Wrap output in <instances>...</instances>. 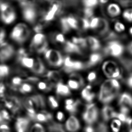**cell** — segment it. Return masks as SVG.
<instances>
[{
	"instance_id": "obj_1",
	"label": "cell",
	"mask_w": 132,
	"mask_h": 132,
	"mask_svg": "<svg viewBox=\"0 0 132 132\" xmlns=\"http://www.w3.org/2000/svg\"><path fill=\"white\" fill-rule=\"evenodd\" d=\"M120 88L119 82L115 79L105 81L102 84L99 94V99L104 104H108L114 99L117 91Z\"/></svg>"
},
{
	"instance_id": "obj_2",
	"label": "cell",
	"mask_w": 132,
	"mask_h": 132,
	"mask_svg": "<svg viewBox=\"0 0 132 132\" xmlns=\"http://www.w3.org/2000/svg\"><path fill=\"white\" fill-rule=\"evenodd\" d=\"M99 112L98 107L94 103H88L82 112L83 121L88 125H92L98 120Z\"/></svg>"
},
{
	"instance_id": "obj_3",
	"label": "cell",
	"mask_w": 132,
	"mask_h": 132,
	"mask_svg": "<svg viewBox=\"0 0 132 132\" xmlns=\"http://www.w3.org/2000/svg\"><path fill=\"white\" fill-rule=\"evenodd\" d=\"M30 32L27 26L19 23L13 29L10 34L11 38L19 43H22L29 38Z\"/></svg>"
},
{
	"instance_id": "obj_4",
	"label": "cell",
	"mask_w": 132,
	"mask_h": 132,
	"mask_svg": "<svg viewBox=\"0 0 132 132\" xmlns=\"http://www.w3.org/2000/svg\"><path fill=\"white\" fill-rule=\"evenodd\" d=\"M45 58L48 63L52 66L58 67L64 63L62 56L61 53L57 50L49 49L45 53Z\"/></svg>"
},
{
	"instance_id": "obj_5",
	"label": "cell",
	"mask_w": 132,
	"mask_h": 132,
	"mask_svg": "<svg viewBox=\"0 0 132 132\" xmlns=\"http://www.w3.org/2000/svg\"><path fill=\"white\" fill-rule=\"evenodd\" d=\"M23 8L22 14L25 20L31 24H34L37 19V11L34 4L29 2Z\"/></svg>"
},
{
	"instance_id": "obj_6",
	"label": "cell",
	"mask_w": 132,
	"mask_h": 132,
	"mask_svg": "<svg viewBox=\"0 0 132 132\" xmlns=\"http://www.w3.org/2000/svg\"><path fill=\"white\" fill-rule=\"evenodd\" d=\"M14 49L11 45L5 42L0 45V61L5 62L12 57Z\"/></svg>"
},
{
	"instance_id": "obj_7",
	"label": "cell",
	"mask_w": 132,
	"mask_h": 132,
	"mask_svg": "<svg viewBox=\"0 0 132 132\" xmlns=\"http://www.w3.org/2000/svg\"><path fill=\"white\" fill-rule=\"evenodd\" d=\"M81 127V123L79 119L73 114L68 117L64 123V128L68 132H78Z\"/></svg>"
},
{
	"instance_id": "obj_8",
	"label": "cell",
	"mask_w": 132,
	"mask_h": 132,
	"mask_svg": "<svg viewBox=\"0 0 132 132\" xmlns=\"http://www.w3.org/2000/svg\"><path fill=\"white\" fill-rule=\"evenodd\" d=\"M30 121L24 116H20L16 119L14 123L15 132H27L30 129Z\"/></svg>"
},
{
	"instance_id": "obj_9",
	"label": "cell",
	"mask_w": 132,
	"mask_h": 132,
	"mask_svg": "<svg viewBox=\"0 0 132 132\" xmlns=\"http://www.w3.org/2000/svg\"><path fill=\"white\" fill-rule=\"evenodd\" d=\"M103 68L105 75L108 77L117 78L120 76V70L114 63H105Z\"/></svg>"
},
{
	"instance_id": "obj_10",
	"label": "cell",
	"mask_w": 132,
	"mask_h": 132,
	"mask_svg": "<svg viewBox=\"0 0 132 132\" xmlns=\"http://www.w3.org/2000/svg\"><path fill=\"white\" fill-rule=\"evenodd\" d=\"M106 52L113 56H118L123 52V47L117 42H111L106 48Z\"/></svg>"
},
{
	"instance_id": "obj_11",
	"label": "cell",
	"mask_w": 132,
	"mask_h": 132,
	"mask_svg": "<svg viewBox=\"0 0 132 132\" xmlns=\"http://www.w3.org/2000/svg\"><path fill=\"white\" fill-rule=\"evenodd\" d=\"M1 19L5 24H10L12 23L16 18L15 12L11 8L3 13H1Z\"/></svg>"
},
{
	"instance_id": "obj_12",
	"label": "cell",
	"mask_w": 132,
	"mask_h": 132,
	"mask_svg": "<svg viewBox=\"0 0 132 132\" xmlns=\"http://www.w3.org/2000/svg\"><path fill=\"white\" fill-rule=\"evenodd\" d=\"M119 105L120 108L130 110L132 108V96L127 93H123L119 100Z\"/></svg>"
},
{
	"instance_id": "obj_13",
	"label": "cell",
	"mask_w": 132,
	"mask_h": 132,
	"mask_svg": "<svg viewBox=\"0 0 132 132\" xmlns=\"http://www.w3.org/2000/svg\"><path fill=\"white\" fill-rule=\"evenodd\" d=\"M59 11H60V8L59 4H54L49 10L48 12L45 15L44 20L46 22L52 21L54 19L55 15L59 12Z\"/></svg>"
},
{
	"instance_id": "obj_14",
	"label": "cell",
	"mask_w": 132,
	"mask_h": 132,
	"mask_svg": "<svg viewBox=\"0 0 132 132\" xmlns=\"http://www.w3.org/2000/svg\"><path fill=\"white\" fill-rule=\"evenodd\" d=\"M79 103L73 99H67L65 101L64 108L68 112L73 114L77 111Z\"/></svg>"
},
{
	"instance_id": "obj_15",
	"label": "cell",
	"mask_w": 132,
	"mask_h": 132,
	"mask_svg": "<svg viewBox=\"0 0 132 132\" xmlns=\"http://www.w3.org/2000/svg\"><path fill=\"white\" fill-rule=\"evenodd\" d=\"M91 86L88 85L82 90L81 94L82 99L88 103H92L95 97L94 93L91 92Z\"/></svg>"
},
{
	"instance_id": "obj_16",
	"label": "cell",
	"mask_w": 132,
	"mask_h": 132,
	"mask_svg": "<svg viewBox=\"0 0 132 132\" xmlns=\"http://www.w3.org/2000/svg\"><path fill=\"white\" fill-rule=\"evenodd\" d=\"M116 112L113 108L109 105H105L102 110V116L105 120H112L116 117Z\"/></svg>"
},
{
	"instance_id": "obj_17",
	"label": "cell",
	"mask_w": 132,
	"mask_h": 132,
	"mask_svg": "<svg viewBox=\"0 0 132 132\" xmlns=\"http://www.w3.org/2000/svg\"><path fill=\"white\" fill-rule=\"evenodd\" d=\"M64 50L69 53L82 54L80 48L78 46L70 41H67L64 43Z\"/></svg>"
},
{
	"instance_id": "obj_18",
	"label": "cell",
	"mask_w": 132,
	"mask_h": 132,
	"mask_svg": "<svg viewBox=\"0 0 132 132\" xmlns=\"http://www.w3.org/2000/svg\"><path fill=\"white\" fill-rule=\"evenodd\" d=\"M31 70L33 73L37 75H42L45 72L46 68L41 60L37 58L34 60V64Z\"/></svg>"
},
{
	"instance_id": "obj_19",
	"label": "cell",
	"mask_w": 132,
	"mask_h": 132,
	"mask_svg": "<svg viewBox=\"0 0 132 132\" xmlns=\"http://www.w3.org/2000/svg\"><path fill=\"white\" fill-rule=\"evenodd\" d=\"M86 39L88 47H89L92 51L95 52L100 49L101 48V44L100 42L96 38L92 36H89L86 38Z\"/></svg>"
},
{
	"instance_id": "obj_20",
	"label": "cell",
	"mask_w": 132,
	"mask_h": 132,
	"mask_svg": "<svg viewBox=\"0 0 132 132\" xmlns=\"http://www.w3.org/2000/svg\"><path fill=\"white\" fill-rule=\"evenodd\" d=\"M56 93L57 94L61 96H68L71 94L69 87L61 82L57 84L56 86Z\"/></svg>"
},
{
	"instance_id": "obj_21",
	"label": "cell",
	"mask_w": 132,
	"mask_h": 132,
	"mask_svg": "<svg viewBox=\"0 0 132 132\" xmlns=\"http://www.w3.org/2000/svg\"><path fill=\"white\" fill-rule=\"evenodd\" d=\"M46 76L51 81L57 82V84L61 82V74L59 72L55 71V70L49 71L47 73Z\"/></svg>"
},
{
	"instance_id": "obj_22",
	"label": "cell",
	"mask_w": 132,
	"mask_h": 132,
	"mask_svg": "<svg viewBox=\"0 0 132 132\" xmlns=\"http://www.w3.org/2000/svg\"><path fill=\"white\" fill-rule=\"evenodd\" d=\"M102 59V56L100 54L93 53L89 57V60L87 65L88 67H91L94 66L99 62Z\"/></svg>"
},
{
	"instance_id": "obj_23",
	"label": "cell",
	"mask_w": 132,
	"mask_h": 132,
	"mask_svg": "<svg viewBox=\"0 0 132 132\" xmlns=\"http://www.w3.org/2000/svg\"><path fill=\"white\" fill-rule=\"evenodd\" d=\"M107 11L109 14L111 16H118L121 12L119 6L116 4L111 3L107 7Z\"/></svg>"
},
{
	"instance_id": "obj_24",
	"label": "cell",
	"mask_w": 132,
	"mask_h": 132,
	"mask_svg": "<svg viewBox=\"0 0 132 132\" xmlns=\"http://www.w3.org/2000/svg\"><path fill=\"white\" fill-rule=\"evenodd\" d=\"M122 122L117 118L111 120L110 123V129L112 132H120L121 129Z\"/></svg>"
},
{
	"instance_id": "obj_25",
	"label": "cell",
	"mask_w": 132,
	"mask_h": 132,
	"mask_svg": "<svg viewBox=\"0 0 132 132\" xmlns=\"http://www.w3.org/2000/svg\"><path fill=\"white\" fill-rule=\"evenodd\" d=\"M45 40H46V38L44 34H37L35 35L32 42V48L43 43Z\"/></svg>"
},
{
	"instance_id": "obj_26",
	"label": "cell",
	"mask_w": 132,
	"mask_h": 132,
	"mask_svg": "<svg viewBox=\"0 0 132 132\" xmlns=\"http://www.w3.org/2000/svg\"><path fill=\"white\" fill-rule=\"evenodd\" d=\"M107 29H108V24H107V22L103 19L100 18L99 25L97 28L96 29L97 32L101 35H102L106 32Z\"/></svg>"
},
{
	"instance_id": "obj_27",
	"label": "cell",
	"mask_w": 132,
	"mask_h": 132,
	"mask_svg": "<svg viewBox=\"0 0 132 132\" xmlns=\"http://www.w3.org/2000/svg\"><path fill=\"white\" fill-rule=\"evenodd\" d=\"M20 61L23 66L32 69L34 64V60L28 57H24L20 59Z\"/></svg>"
},
{
	"instance_id": "obj_28",
	"label": "cell",
	"mask_w": 132,
	"mask_h": 132,
	"mask_svg": "<svg viewBox=\"0 0 132 132\" xmlns=\"http://www.w3.org/2000/svg\"><path fill=\"white\" fill-rule=\"evenodd\" d=\"M72 43L78 46L80 48H85L88 47L86 38L73 37L72 38Z\"/></svg>"
},
{
	"instance_id": "obj_29",
	"label": "cell",
	"mask_w": 132,
	"mask_h": 132,
	"mask_svg": "<svg viewBox=\"0 0 132 132\" xmlns=\"http://www.w3.org/2000/svg\"><path fill=\"white\" fill-rule=\"evenodd\" d=\"M66 20L70 29H79V22L75 18L69 16L66 17Z\"/></svg>"
},
{
	"instance_id": "obj_30",
	"label": "cell",
	"mask_w": 132,
	"mask_h": 132,
	"mask_svg": "<svg viewBox=\"0 0 132 132\" xmlns=\"http://www.w3.org/2000/svg\"><path fill=\"white\" fill-rule=\"evenodd\" d=\"M30 132H46L44 127L41 123H35L30 127Z\"/></svg>"
},
{
	"instance_id": "obj_31",
	"label": "cell",
	"mask_w": 132,
	"mask_h": 132,
	"mask_svg": "<svg viewBox=\"0 0 132 132\" xmlns=\"http://www.w3.org/2000/svg\"><path fill=\"white\" fill-rule=\"evenodd\" d=\"M48 47V43L46 40H45L43 43L38 45L37 46H35L34 47L36 52L38 53H45L47 50Z\"/></svg>"
},
{
	"instance_id": "obj_32",
	"label": "cell",
	"mask_w": 132,
	"mask_h": 132,
	"mask_svg": "<svg viewBox=\"0 0 132 132\" xmlns=\"http://www.w3.org/2000/svg\"><path fill=\"white\" fill-rule=\"evenodd\" d=\"M60 23H61V29L63 32L67 33L71 29L67 21L66 17L61 18L60 20Z\"/></svg>"
},
{
	"instance_id": "obj_33",
	"label": "cell",
	"mask_w": 132,
	"mask_h": 132,
	"mask_svg": "<svg viewBox=\"0 0 132 132\" xmlns=\"http://www.w3.org/2000/svg\"><path fill=\"white\" fill-rule=\"evenodd\" d=\"M10 119V115L7 111L2 110L0 111V125L5 123V122Z\"/></svg>"
},
{
	"instance_id": "obj_34",
	"label": "cell",
	"mask_w": 132,
	"mask_h": 132,
	"mask_svg": "<svg viewBox=\"0 0 132 132\" xmlns=\"http://www.w3.org/2000/svg\"><path fill=\"white\" fill-rule=\"evenodd\" d=\"M48 103L52 109H55L59 107V104L57 100L54 96H50L48 97Z\"/></svg>"
},
{
	"instance_id": "obj_35",
	"label": "cell",
	"mask_w": 132,
	"mask_h": 132,
	"mask_svg": "<svg viewBox=\"0 0 132 132\" xmlns=\"http://www.w3.org/2000/svg\"><path fill=\"white\" fill-rule=\"evenodd\" d=\"M32 89V86L27 83L22 84L20 88V91L23 93H30Z\"/></svg>"
},
{
	"instance_id": "obj_36",
	"label": "cell",
	"mask_w": 132,
	"mask_h": 132,
	"mask_svg": "<svg viewBox=\"0 0 132 132\" xmlns=\"http://www.w3.org/2000/svg\"><path fill=\"white\" fill-rule=\"evenodd\" d=\"M10 72L9 67L5 64H0V77H5L8 75Z\"/></svg>"
},
{
	"instance_id": "obj_37",
	"label": "cell",
	"mask_w": 132,
	"mask_h": 132,
	"mask_svg": "<svg viewBox=\"0 0 132 132\" xmlns=\"http://www.w3.org/2000/svg\"><path fill=\"white\" fill-rule=\"evenodd\" d=\"M98 1L96 0H86L83 2V4L85 8H92L97 5Z\"/></svg>"
},
{
	"instance_id": "obj_38",
	"label": "cell",
	"mask_w": 132,
	"mask_h": 132,
	"mask_svg": "<svg viewBox=\"0 0 132 132\" xmlns=\"http://www.w3.org/2000/svg\"><path fill=\"white\" fill-rule=\"evenodd\" d=\"M35 118L38 123H43L47 121L48 118L43 113H38L35 116Z\"/></svg>"
},
{
	"instance_id": "obj_39",
	"label": "cell",
	"mask_w": 132,
	"mask_h": 132,
	"mask_svg": "<svg viewBox=\"0 0 132 132\" xmlns=\"http://www.w3.org/2000/svg\"><path fill=\"white\" fill-rule=\"evenodd\" d=\"M68 85L69 88L73 90H77L80 88L81 85L78 82L73 79L68 81Z\"/></svg>"
},
{
	"instance_id": "obj_40",
	"label": "cell",
	"mask_w": 132,
	"mask_h": 132,
	"mask_svg": "<svg viewBox=\"0 0 132 132\" xmlns=\"http://www.w3.org/2000/svg\"><path fill=\"white\" fill-rule=\"evenodd\" d=\"M38 88L42 91H48L50 90L52 88L51 85H49L46 82H40L38 84Z\"/></svg>"
},
{
	"instance_id": "obj_41",
	"label": "cell",
	"mask_w": 132,
	"mask_h": 132,
	"mask_svg": "<svg viewBox=\"0 0 132 132\" xmlns=\"http://www.w3.org/2000/svg\"><path fill=\"white\" fill-rule=\"evenodd\" d=\"M70 77L71 78V79H73L74 80L76 81L77 82L80 84L81 86H83L84 85V79H82V77L80 75H79L77 73H72L71 74Z\"/></svg>"
},
{
	"instance_id": "obj_42",
	"label": "cell",
	"mask_w": 132,
	"mask_h": 132,
	"mask_svg": "<svg viewBox=\"0 0 132 132\" xmlns=\"http://www.w3.org/2000/svg\"><path fill=\"white\" fill-rule=\"evenodd\" d=\"M82 26L84 30H87L90 28V21L87 18H82L81 20Z\"/></svg>"
},
{
	"instance_id": "obj_43",
	"label": "cell",
	"mask_w": 132,
	"mask_h": 132,
	"mask_svg": "<svg viewBox=\"0 0 132 132\" xmlns=\"http://www.w3.org/2000/svg\"><path fill=\"white\" fill-rule=\"evenodd\" d=\"M100 21V18H93L90 21V28L93 29H96L98 27Z\"/></svg>"
},
{
	"instance_id": "obj_44",
	"label": "cell",
	"mask_w": 132,
	"mask_h": 132,
	"mask_svg": "<svg viewBox=\"0 0 132 132\" xmlns=\"http://www.w3.org/2000/svg\"><path fill=\"white\" fill-rule=\"evenodd\" d=\"M83 12H84V18H87L88 19L89 18H91L93 15V9L92 8H85Z\"/></svg>"
},
{
	"instance_id": "obj_45",
	"label": "cell",
	"mask_w": 132,
	"mask_h": 132,
	"mask_svg": "<svg viewBox=\"0 0 132 132\" xmlns=\"http://www.w3.org/2000/svg\"><path fill=\"white\" fill-rule=\"evenodd\" d=\"M123 16L129 21H132V9L125 11L123 12Z\"/></svg>"
},
{
	"instance_id": "obj_46",
	"label": "cell",
	"mask_w": 132,
	"mask_h": 132,
	"mask_svg": "<svg viewBox=\"0 0 132 132\" xmlns=\"http://www.w3.org/2000/svg\"><path fill=\"white\" fill-rule=\"evenodd\" d=\"M55 118L59 122H62L65 119V114L62 111H58L55 114Z\"/></svg>"
},
{
	"instance_id": "obj_47",
	"label": "cell",
	"mask_w": 132,
	"mask_h": 132,
	"mask_svg": "<svg viewBox=\"0 0 132 132\" xmlns=\"http://www.w3.org/2000/svg\"><path fill=\"white\" fill-rule=\"evenodd\" d=\"M0 132H11V128L6 123L0 125Z\"/></svg>"
},
{
	"instance_id": "obj_48",
	"label": "cell",
	"mask_w": 132,
	"mask_h": 132,
	"mask_svg": "<svg viewBox=\"0 0 132 132\" xmlns=\"http://www.w3.org/2000/svg\"><path fill=\"white\" fill-rule=\"evenodd\" d=\"M22 81L23 80L20 77H15L12 79V83L14 86H21L22 84Z\"/></svg>"
},
{
	"instance_id": "obj_49",
	"label": "cell",
	"mask_w": 132,
	"mask_h": 132,
	"mask_svg": "<svg viewBox=\"0 0 132 132\" xmlns=\"http://www.w3.org/2000/svg\"><path fill=\"white\" fill-rule=\"evenodd\" d=\"M114 29L117 31L120 32L125 30V27L123 24L120 22H117L115 24Z\"/></svg>"
},
{
	"instance_id": "obj_50",
	"label": "cell",
	"mask_w": 132,
	"mask_h": 132,
	"mask_svg": "<svg viewBox=\"0 0 132 132\" xmlns=\"http://www.w3.org/2000/svg\"><path fill=\"white\" fill-rule=\"evenodd\" d=\"M55 39L56 41L58 42L59 43H65V40L64 36L62 34H57L55 36Z\"/></svg>"
},
{
	"instance_id": "obj_51",
	"label": "cell",
	"mask_w": 132,
	"mask_h": 132,
	"mask_svg": "<svg viewBox=\"0 0 132 132\" xmlns=\"http://www.w3.org/2000/svg\"><path fill=\"white\" fill-rule=\"evenodd\" d=\"M11 7L7 3H3L0 4V13L4 12L10 9Z\"/></svg>"
},
{
	"instance_id": "obj_52",
	"label": "cell",
	"mask_w": 132,
	"mask_h": 132,
	"mask_svg": "<svg viewBox=\"0 0 132 132\" xmlns=\"http://www.w3.org/2000/svg\"><path fill=\"white\" fill-rule=\"evenodd\" d=\"M96 78V73L94 72H92L88 74V80L90 82H92L94 81Z\"/></svg>"
},
{
	"instance_id": "obj_53",
	"label": "cell",
	"mask_w": 132,
	"mask_h": 132,
	"mask_svg": "<svg viewBox=\"0 0 132 132\" xmlns=\"http://www.w3.org/2000/svg\"><path fill=\"white\" fill-rule=\"evenodd\" d=\"M6 37V33L5 31L1 30L0 31V45L5 43L4 40Z\"/></svg>"
},
{
	"instance_id": "obj_54",
	"label": "cell",
	"mask_w": 132,
	"mask_h": 132,
	"mask_svg": "<svg viewBox=\"0 0 132 132\" xmlns=\"http://www.w3.org/2000/svg\"><path fill=\"white\" fill-rule=\"evenodd\" d=\"M34 29L36 33L41 34L42 31L43 29V28L41 24H37L34 27Z\"/></svg>"
},
{
	"instance_id": "obj_55",
	"label": "cell",
	"mask_w": 132,
	"mask_h": 132,
	"mask_svg": "<svg viewBox=\"0 0 132 132\" xmlns=\"http://www.w3.org/2000/svg\"><path fill=\"white\" fill-rule=\"evenodd\" d=\"M85 132H95V129L92 125H88L84 129Z\"/></svg>"
},
{
	"instance_id": "obj_56",
	"label": "cell",
	"mask_w": 132,
	"mask_h": 132,
	"mask_svg": "<svg viewBox=\"0 0 132 132\" xmlns=\"http://www.w3.org/2000/svg\"><path fill=\"white\" fill-rule=\"evenodd\" d=\"M38 80H39V79L36 77H29L27 79L28 81L32 82H37Z\"/></svg>"
},
{
	"instance_id": "obj_57",
	"label": "cell",
	"mask_w": 132,
	"mask_h": 132,
	"mask_svg": "<svg viewBox=\"0 0 132 132\" xmlns=\"http://www.w3.org/2000/svg\"><path fill=\"white\" fill-rule=\"evenodd\" d=\"M127 124L128 126V132H132V118H130Z\"/></svg>"
},
{
	"instance_id": "obj_58",
	"label": "cell",
	"mask_w": 132,
	"mask_h": 132,
	"mask_svg": "<svg viewBox=\"0 0 132 132\" xmlns=\"http://www.w3.org/2000/svg\"><path fill=\"white\" fill-rule=\"evenodd\" d=\"M5 91V88L3 84H0V96L3 94Z\"/></svg>"
},
{
	"instance_id": "obj_59",
	"label": "cell",
	"mask_w": 132,
	"mask_h": 132,
	"mask_svg": "<svg viewBox=\"0 0 132 132\" xmlns=\"http://www.w3.org/2000/svg\"><path fill=\"white\" fill-rule=\"evenodd\" d=\"M128 84L129 86L132 88V75H131L128 80Z\"/></svg>"
},
{
	"instance_id": "obj_60",
	"label": "cell",
	"mask_w": 132,
	"mask_h": 132,
	"mask_svg": "<svg viewBox=\"0 0 132 132\" xmlns=\"http://www.w3.org/2000/svg\"><path fill=\"white\" fill-rule=\"evenodd\" d=\"M128 50H129V52H130L132 54V43L129 45V46H128Z\"/></svg>"
},
{
	"instance_id": "obj_61",
	"label": "cell",
	"mask_w": 132,
	"mask_h": 132,
	"mask_svg": "<svg viewBox=\"0 0 132 132\" xmlns=\"http://www.w3.org/2000/svg\"><path fill=\"white\" fill-rule=\"evenodd\" d=\"M100 2L102 3H105L107 2V1H100Z\"/></svg>"
},
{
	"instance_id": "obj_62",
	"label": "cell",
	"mask_w": 132,
	"mask_h": 132,
	"mask_svg": "<svg viewBox=\"0 0 132 132\" xmlns=\"http://www.w3.org/2000/svg\"><path fill=\"white\" fill-rule=\"evenodd\" d=\"M129 32H130V33L132 35V27L130 29V30H129Z\"/></svg>"
}]
</instances>
